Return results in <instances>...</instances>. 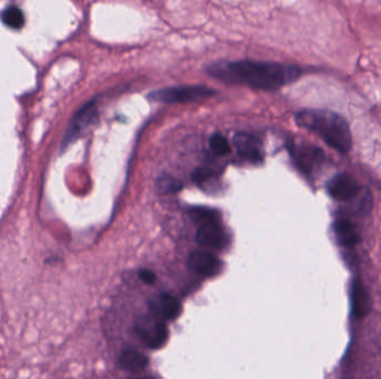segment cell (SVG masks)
Instances as JSON below:
<instances>
[{
    "instance_id": "1",
    "label": "cell",
    "mask_w": 381,
    "mask_h": 379,
    "mask_svg": "<svg viewBox=\"0 0 381 379\" xmlns=\"http://www.w3.org/2000/svg\"><path fill=\"white\" fill-rule=\"evenodd\" d=\"M214 78L229 84H242L256 90H276L296 82L301 69L293 65L266 61H216L207 68Z\"/></svg>"
},
{
    "instance_id": "2",
    "label": "cell",
    "mask_w": 381,
    "mask_h": 379,
    "mask_svg": "<svg viewBox=\"0 0 381 379\" xmlns=\"http://www.w3.org/2000/svg\"><path fill=\"white\" fill-rule=\"evenodd\" d=\"M296 122L300 127L317 134L325 144L341 154L353 146L350 127L340 114L325 110H307L298 112Z\"/></svg>"
},
{
    "instance_id": "3",
    "label": "cell",
    "mask_w": 381,
    "mask_h": 379,
    "mask_svg": "<svg viewBox=\"0 0 381 379\" xmlns=\"http://www.w3.org/2000/svg\"><path fill=\"white\" fill-rule=\"evenodd\" d=\"M189 215L199 226L195 235L197 244L218 250L228 246L230 238L221 224L218 211L207 207H193L189 210Z\"/></svg>"
},
{
    "instance_id": "4",
    "label": "cell",
    "mask_w": 381,
    "mask_h": 379,
    "mask_svg": "<svg viewBox=\"0 0 381 379\" xmlns=\"http://www.w3.org/2000/svg\"><path fill=\"white\" fill-rule=\"evenodd\" d=\"M212 88L207 86H182L165 88L151 92L149 98L154 102L175 104V102H187L202 100L214 95Z\"/></svg>"
},
{
    "instance_id": "5",
    "label": "cell",
    "mask_w": 381,
    "mask_h": 379,
    "mask_svg": "<svg viewBox=\"0 0 381 379\" xmlns=\"http://www.w3.org/2000/svg\"><path fill=\"white\" fill-rule=\"evenodd\" d=\"M135 331L146 346L160 349L169 338V329L157 316H143L136 321Z\"/></svg>"
},
{
    "instance_id": "6",
    "label": "cell",
    "mask_w": 381,
    "mask_h": 379,
    "mask_svg": "<svg viewBox=\"0 0 381 379\" xmlns=\"http://www.w3.org/2000/svg\"><path fill=\"white\" fill-rule=\"evenodd\" d=\"M291 154L298 169L306 175H311L315 169L321 167L325 161L323 151L313 146L293 145Z\"/></svg>"
},
{
    "instance_id": "7",
    "label": "cell",
    "mask_w": 381,
    "mask_h": 379,
    "mask_svg": "<svg viewBox=\"0 0 381 379\" xmlns=\"http://www.w3.org/2000/svg\"><path fill=\"white\" fill-rule=\"evenodd\" d=\"M187 267L195 275L213 277L220 274L223 268V262L210 252L195 250L189 256Z\"/></svg>"
},
{
    "instance_id": "8",
    "label": "cell",
    "mask_w": 381,
    "mask_h": 379,
    "mask_svg": "<svg viewBox=\"0 0 381 379\" xmlns=\"http://www.w3.org/2000/svg\"><path fill=\"white\" fill-rule=\"evenodd\" d=\"M328 193L335 201H347L360 193L361 186L357 179L349 174H338L328 183Z\"/></svg>"
},
{
    "instance_id": "9",
    "label": "cell",
    "mask_w": 381,
    "mask_h": 379,
    "mask_svg": "<svg viewBox=\"0 0 381 379\" xmlns=\"http://www.w3.org/2000/svg\"><path fill=\"white\" fill-rule=\"evenodd\" d=\"M150 309L152 315L157 316L160 319L174 321L181 314L182 306L177 298L169 294L162 293L152 297Z\"/></svg>"
},
{
    "instance_id": "10",
    "label": "cell",
    "mask_w": 381,
    "mask_h": 379,
    "mask_svg": "<svg viewBox=\"0 0 381 379\" xmlns=\"http://www.w3.org/2000/svg\"><path fill=\"white\" fill-rule=\"evenodd\" d=\"M233 142L240 156L252 163H261L263 159L262 145L258 138L249 134L239 133L234 136Z\"/></svg>"
},
{
    "instance_id": "11",
    "label": "cell",
    "mask_w": 381,
    "mask_h": 379,
    "mask_svg": "<svg viewBox=\"0 0 381 379\" xmlns=\"http://www.w3.org/2000/svg\"><path fill=\"white\" fill-rule=\"evenodd\" d=\"M96 114H98V107H96L95 102H90L88 105H85L84 107L77 112L74 120L69 126L68 132L65 136L64 144L71 143L72 140L76 139L83 130L92 124L93 120L96 117Z\"/></svg>"
},
{
    "instance_id": "12",
    "label": "cell",
    "mask_w": 381,
    "mask_h": 379,
    "mask_svg": "<svg viewBox=\"0 0 381 379\" xmlns=\"http://www.w3.org/2000/svg\"><path fill=\"white\" fill-rule=\"evenodd\" d=\"M351 308L353 316L357 319L366 317L371 309L370 296L360 279L353 280L351 287Z\"/></svg>"
},
{
    "instance_id": "13",
    "label": "cell",
    "mask_w": 381,
    "mask_h": 379,
    "mask_svg": "<svg viewBox=\"0 0 381 379\" xmlns=\"http://www.w3.org/2000/svg\"><path fill=\"white\" fill-rule=\"evenodd\" d=\"M333 232L338 242L345 248H353L360 242V234L356 225L348 218H338L333 224Z\"/></svg>"
},
{
    "instance_id": "14",
    "label": "cell",
    "mask_w": 381,
    "mask_h": 379,
    "mask_svg": "<svg viewBox=\"0 0 381 379\" xmlns=\"http://www.w3.org/2000/svg\"><path fill=\"white\" fill-rule=\"evenodd\" d=\"M120 365L122 368L128 372H142L149 365V359L140 351L128 349V351H124L120 355Z\"/></svg>"
},
{
    "instance_id": "15",
    "label": "cell",
    "mask_w": 381,
    "mask_h": 379,
    "mask_svg": "<svg viewBox=\"0 0 381 379\" xmlns=\"http://www.w3.org/2000/svg\"><path fill=\"white\" fill-rule=\"evenodd\" d=\"M4 25L11 29H21L25 25V16L17 6H8L0 13Z\"/></svg>"
},
{
    "instance_id": "16",
    "label": "cell",
    "mask_w": 381,
    "mask_h": 379,
    "mask_svg": "<svg viewBox=\"0 0 381 379\" xmlns=\"http://www.w3.org/2000/svg\"><path fill=\"white\" fill-rule=\"evenodd\" d=\"M211 151L216 156H224L230 153L231 147L228 140L220 134H215L210 139Z\"/></svg>"
},
{
    "instance_id": "17",
    "label": "cell",
    "mask_w": 381,
    "mask_h": 379,
    "mask_svg": "<svg viewBox=\"0 0 381 379\" xmlns=\"http://www.w3.org/2000/svg\"><path fill=\"white\" fill-rule=\"evenodd\" d=\"M157 188L161 193H177L182 188V183L169 176H164L157 181Z\"/></svg>"
},
{
    "instance_id": "18",
    "label": "cell",
    "mask_w": 381,
    "mask_h": 379,
    "mask_svg": "<svg viewBox=\"0 0 381 379\" xmlns=\"http://www.w3.org/2000/svg\"><path fill=\"white\" fill-rule=\"evenodd\" d=\"M213 176L212 169H199L193 173V181L197 183H202L209 181Z\"/></svg>"
},
{
    "instance_id": "19",
    "label": "cell",
    "mask_w": 381,
    "mask_h": 379,
    "mask_svg": "<svg viewBox=\"0 0 381 379\" xmlns=\"http://www.w3.org/2000/svg\"><path fill=\"white\" fill-rule=\"evenodd\" d=\"M140 278H141L143 283L147 284V285H152V284L155 283V279H157V276L151 270L142 269L140 272Z\"/></svg>"
}]
</instances>
